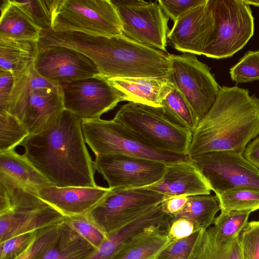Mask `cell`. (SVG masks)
Returning a JSON list of instances; mask_svg holds the SVG:
<instances>
[{"mask_svg": "<svg viewBox=\"0 0 259 259\" xmlns=\"http://www.w3.org/2000/svg\"><path fill=\"white\" fill-rule=\"evenodd\" d=\"M85 142L81 119L64 109L51 126L29 135L21 145L23 155L54 186L96 187Z\"/></svg>", "mask_w": 259, "mask_h": 259, "instance_id": "obj_1", "label": "cell"}, {"mask_svg": "<svg viewBox=\"0 0 259 259\" xmlns=\"http://www.w3.org/2000/svg\"><path fill=\"white\" fill-rule=\"evenodd\" d=\"M259 136V99L237 86L220 87L216 100L192 133L190 158L214 151L244 153Z\"/></svg>", "mask_w": 259, "mask_h": 259, "instance_id": "obj_2", "label": "cell"}, {"mask_svg": "<svg viewBox=\"0 0 259 259\" xmlns=\"http://www.w3.org/2000/svg\"><path fill=\"white\" fill-rule=\"evenodd\" d=\"M64 46L91 59L100 74L112 77H168L170 54L137 42L122 35L103 36L71 31Z\"/></svg>", "mask_w": 259, "mask_h": 259, "instance_id": "obj_3", "label": "cell"}, {"mask_svg": "<svg viewBox=\"0 0 259 259\" xmlns=\"http://www.w3.org/2000/svg\"><path fill=\"white\" fill-rule=\"evenodd\" d=\"M64 110L61 85L40 76L33 65L14 77L6 111L16 117L29 135L51 126Z\"/></svg>", "mask_w": 259, "mask_h": 259, "instance_id": "obj_4", "label": "cell"}, {"mask_svg": "<svg viewBox=\"0 0 259 259\" xmlns=\"http://www.w3.org/2000/svg\"><path fill=\"white\" fill-rule=\"evenodd\" d=\"M113 119L157 149L187 154L192 133L168 119L161 107L128 102Z\"/></svg>", "mask_w": 259, "mask_h": 259, "instance_id": "obj_5", "label": "cell"}, {"mask_svg": "<svg viewBox=\"0 0 259 259\" xmlns=\"http://www.w3.org/2000/svg\"><path fill=\"white\" fill-rule=\"evenodd\" d=\"M85 142L99 155L116 154L142 157L168 164L190 159L187 155L155 148L113 119L81 120Z\"/></svg>", "mask_w": 259, "mask_h": 259, "instance_id": "obj_6", "label": "cell"}, {"mask_svg": "<svg viewBox=\"0 0 259 259\" xmlns=\"http://www.w3.org/2000/svg\"><path fill=\"white\" fill-rule=\"evenodd\" d=\"M52 30L91 34L122 35V26L111 0H53Z\"/></svg>", "mask_w": 259, "mask_h": 259, "instance_id": "obj_7", "label": "cell"}, {"mask_svg": "<svg viewBox=\"0 0 259 259\" xmlns=\"http://www.w3.org/2000/svg\"><path fill=\"white\" fill-rule=\"evenodd\" d=\"M214 19L212 39L203 55L214 59L232 57L254 33V18L244 0H210Z\"/></svg>", "mask_w": 259, "mask_h": 259, "instance_id": "obj_8", "label": "cell"}, {"mask_svg": "<svg viewBox=\"0 0 259 259\" xmlns=\"http://www.w3.org/2000/svg\"><path fill=\"white\" fill-rule=\"evenodd\" d=\"M168 78L191 108L198 124L214 104L220 87L210 68L193 54H170Z\"/></svg>", "mask_w": 259, "mask_h": 259, "instance_id": "obj_9", "label": "cell"}, {"mask_svg": "<svg viewBox=\"0 0 259 259\" xmlns=\"http://www.w3.org/2000/svg\"><path fill=\"white\" fill-rule=\"evenodd\" d=\"M165 196L146 188L111 189L87 215L108 236L160 204Z\"/></svg>", "mask_w": 259, "mask_h": 259, "instance_id": "obj_10", "label": "cell"}, {"mask_svg": "<svg viewBox=\"0 0 259 259\" xmlns=\"http://www.w3.org/2000/svg\"><path fill=\"white\" fill-rule=\"evenodd\" d=\"M122 26V34L142 45L167 52L169 17L158 1L111 0Z\"/></svg>", "mask_w": 259, "mask_h": 259, "instance_id": "obj_11", "label": "cell"}, {"mask_svg": "<svg viewBox=\"0 0 259 259\" xmlns=\"http://www.w3.org/2000/svg\"><path fill=\"white\" fill-rule=\"evenodd\" d=\"M218 196L239 187L259 189V168L243 154L214 151L190 158Z\"/></svg>", "mask_w": 259, "mask_h": 259, "instance_id": "obj_12", "label": "cell"}, {"mask_svg": "<svg viewBox=\"0 0 259 259\" xmlns=\"http://www.w3.org/2000/svg\"><path fill=\"white\" fill-rule=\"evenodd\" d=\"M60 84L64 109L81 120L99 118L125 101L124 95L101 75Z\"/></svg>", "mask_w": 259, "mask_h": 259, "instance_id": "obj_13", "label": "cell"}, {"mask_svg": "<svg viewBox=\"0 0 259 259\" xmlns=\"http://www.w3.org/2000/svg\"><path fill=\"white\" fill-rule=\"evenodd\" d=\"M95 170L103 177L111 189L145 188L159 181L166 164L156 160L123 155L96 156Z\"/></svg>", "mask_w": 259, "mask_h": 259, "instance_id": "obj_14", "label": "cell"}, {"mask_svg": "<svg viewBox=\"0 0 259 259\" xmlns=\"http://www.w3.org/2000/svg\"><path fill=\"white\" fill-rule=\"evenodd\" d=\"M33 67L42 77L58 83L100 75L95 63L87 56L61 46L39 48Z\"/></svg>", "mask_w": 259, "mask_h": 259, "instance_id": "obj_15", "label": "cell"}, {"mask_svg": "<svg viewBox=\"0 0 259 259\" xmlns=\"http://www.w3.org/2000/svg\"><path fill=\"white\" fill-rule=\"evenodd\" d=\"M214 19L210 0H206L182 16L167 34V41L184 53L201 55L210 42Z\"/></svg>", "mask_w": 259, "mask_h": 259, "instance_id": "obj_16", "label": "cell"}, {"mask_svg": "<svg viewBox=\"0 0 259 259\" xmlns=\"http://www.w3.org/2000/svg\"><path fill=\"white\" fill-rule=\"evenodd\" d=\"M110 188L54 185L38 190L39 197L65 216L87 215L111 190Z\"/></svg>", "mask_w": 259, "mask_h": 259, "instance_id": "obj_17", "label": "cell"}, {"mask_svg": "<svg viewBox=\"0 0 259 259\" xmlns=\"http://www.w3.org/2000/svg\"><path fill=\"white\" fill-rule=\"evenodd\" d=\"M145 188L165 195L210 194L211 191L203 175L190 159L166 164L162 178Z\"/></svg>", "mask_w": 259, "mask_h": 259, "instance_id": "obj_18", "label": "cell"}, {"mask_svg": "<svg viewBox=\"0 0 259 259\" xmlns=\"http://www.w3.org/2000/svg\"><path fill=\"white\" fill-rule=\"evenodd\" d=\"M64 217L49 204L35 209L9 210L0 213V243L20 234L58 224Z\"/></svg>", "mask_w": 259, "mask_h": 259, "instance_id": "obj_19", "label": "cell"}, {"mask_svg": "<svg viewBox=\"0 0 259 259\" xmlns=\"http://www.w3.org/2000/svg\"><path fill=\"white\" fill-rule=\"evenodd\" d=\"M112 84L125 96V101L161 107L162 100L175 88L168 77H112Z\"/></svg>", "mask_w": 259, "mask_h": 259, "instance_id": "obj_20", "label": "cell"}, {"mask_svg": "<svg viewBox=\"0 0 259 259\" xmlns=\"http://www.w3.org/2000/svg\"><path fill=\"white\" fill-rule=\"evenodd\" d=\"M38 50L37 41L0 37V70L14 77L23 74L33 65Z\"/></svg>", "mask_w": 259, "mask_h": 259, "instance_id": "obj_21", "label": "cell"}, {"mask_svg": "<svg viewBox=\"0 0 259 259\" xmlns=\"http://www.w3.org/2000/svg\"><path fill=\"white\" fill-rule=\"evenodd\" d=\"M96 250L64 219L55 241L35 259H85Z\"/></svg>", "mask_w": 259, "mask_h": 259, "instance_id": "obj_22", "label": "cell"}, {"mask_svg": "<svg viewBox=\"0 0 259 259\" xmlns=\"http://www.w3.org/2000/svg\"><path fill=\"white\" fill-rule=\"evenodd\" d=\"M47 204L39 197L37 191L0 171V213L35 209Z\"/></svg>", "mask_w": 259, "mask_h": 259, "instance_id": "obj_23", "label": "cell"}, {"mask_svg": "<svg viewBox=\"0 0 259 259\" xmlns=\"http://www.w3.org/2000/svg\"><path fill=\"white\" fill-rule=\"evenodd\" d=\"M0 37L38 41L41 29L11 0L1 7Z\"/></svg>", "mask_w": 259, "mask_h": 259, "instance_id": "obj_24", "label": "cell"}, {"mask_svg": "<svg viewBox=\"0 0 259 259\" xmlns=\"http://www.w3.org/2000/svg\"><path fill=\"white\" fill-rule=\"evenodd\" d=\"M167 231L157 227L141 233L123 246L112 259H154L170 241Z\"/></svg>", "mask_w": 259, "mask_h": 259, "instance_id": "obj_25", "label": "cell"}, {"mask_svg": "<svg viewBox=\"0 0 259 259\" xmlns=\"http://www.w3.org/2000/svg\"><path fill=\"white\" fill-rule=\"evenodd\" d=\"M0 171L37 192L41 188L54 185L25 156L14 150L0 153Z\"/></svg>", "mask_w": 259, "mask_h": 259, "instance_id": "obj_26", "label": "cell"}, {"mask_svg": "<svg viewBox=\"0 0 259 259\" xmlns=\"http://www.w3.org/2000/svg\"><path fill=\"white\" fill-rule=\"evenodd\" d=\"M239 236L221 240L214 227H209L204 231L190 259H242Z\"/></svg>", "mask_w": 259, "mask_h": 259, "instance_id": "obj_27", "label": "cell"}, {"mask_svg": "<svg viewBox=\"0 0 259 259\" xmlns=\"http://www.w3.org/2000/svg\"><path fill=\"white\" fill-rule=\"evenodd\" d=\"M220 210V201L217 195H191L188 196V202L183 209L171 217L190 219L194 221L200 229L206 230L213 224L215 215Z\"/></svg>", "mask_w": 259, "mask_h": 259, "instance_id": "obj_28", "label": "cell"}, {"mask_svg": "<svg viewBox=\"0 0 259 259\" xmlns=\"http://www.w3.org/2000/svg\"><path fill=\"white\" fill-rule=\"evenodd\" d=\"M162 110L171 121L183 128L193 133L198 123L189 105L174 88L162 100Z\"/></svg>", "mask_w": 259, "mask_h": 259, "instance_id": "obj_29", "label": "cell"}, {"mask_svg": "<svg viewBox=\"0 0 259 259\" xmlns=\"http://www.w3.org/2000/svg\"><path fill=\"white\" fill-rule=\"evenodd\" d=\"M222 212L250 211L259 209V189L239 187L218 196Z\"/></svg>", "mask_w": 259, "mask_h": 259, "instance_id": "obj_30", "label": "cell"}, {"mask_svg": "<svg viewBox=\"0 0 259 259\" xmlns=\"http://www.w3.org/2000/svg\"><path fill=\"white\" fill-rule=\"evenodd\" d=\"M29 135L16 117L6 111H0V153L14 150Z\"/></svg>", "mask_w": 259, "mask_h": 259, "instance_id": "obj_31", "label": "cell"}, {"mask_svg": "<svg viewBox=\"0 0 259 259\" xmlns=\"http://www.w3.org/2000/svg\"><path fill=\"white\" fill-rule=\"evenodd\" d=\"M250 211L222 212L215 218L214 224L218 237L223 240L238 236L248 223Z\"/></svg>", "mask_w": 259, "mask_h": 259, "instance_id": "obj_32", "label": "cell"}, {"mask_svg": "<svg viewBox=\"0 0 259 259\" xmlns=\"http://www.w3.org/2000/svg\"><path fill=\"white\" fill-rule=\"evenodd\" d=\"M12 1L41 30L52 29L53 0Z\"/></svg>", "mask_w": 259, "mask_h": 259, "instance_id": "obj_33", "label": "cell"}, {"mask_svg": "<svg viewBox=\"0 0 259 259\" xmlns=\"http://www.w3.org/2000/svg\"><path fill=\"white\" fill-rule=\"evenodd\" d=\"M231 79L238 83L259 80V50L249 51L230 69Z\"/></svg>", "mask_w": 259, "mask_h": 259, "instance_id": "obj_34", "label": "cell"}, {"mask_svg": "<svg viewBox=\"0 0 259 259\" xmlns=\"http://www.w3.org/2000/svg\"><path fill=\"white\" fill-rule=\"evenodd\" d=\"M205 230L201 229L186 238L170 241L154 259H190Z\"/></svg>", "mask_w": 259, "mask_h": 259, "instance_id": "obj_35", "label": "cell"}, {"mask_svg": "<svg viewBox=\"0 0 259 259\" xmlns=\"http://www.w3.org/2000/svg\"><path fill=\"white\" fill-rule=\"evenodd\" d=\"M64 219L97 249L107 238L108 236L87 215L65 216Z\"/></svg>", "mask_w": 259, "mask_h": 259, "instance_id": "obj_36", "label": "cell"}, {"mask_svg": "<svg viewBox=\"0 0 259 259\" xmlns=\"http://www.w3.org/2000/svg\"><path fill=\"white\" fill-rule=\"evenodd\" d=\"M39 230L35 240L15 259H35L46 250L58 236L61 223Z\"/></svg>", "mask_w": 259, "mask_h": 259, "instance_id": "obj_37", "label": "cell"}, {"mask_svg": "<svg viewBox=\"0 0 259 259\" xmlns=\"http://www.w3.org/2000/svg\"><path fill=\"white\" fill-rule=\"evenodd\" d=\"M239 238L242 259H259V221L248 222Z\"/></svg>", "mask_w": 259, "mask_h": 259, "instance_id": "obj_38", "label": "cell"}, {"mask_svg": "<svg viewBox=\"0 0 259 259\" xmlns=\"http://www.w3.org/2000/svg\"><path fill=\"white\" fill-rule=\"evenodd\" d=\"M38 231L28 232L11 237L0 243V259H15L31 245Z\"/></svg>", "mask_w": 259, "mask_h": 259, "instance_id": "obj_39", "label": "cell"}, {"mask_svg": "<svg viewBox=\"0 0 259 259\" xmlns=\"http://www.w3.org/2000/svg\"><path fill=\"white\" fill-rule=\"evenodd\" d=\"M165 13L175 22L181 16L190 10L203 4L206 0H158Z\"/></svg>", "mask_w": 259, "mask_h": 259, "instance_id": "obj_40", "label": "cell"}, {"mask_svg": "<svg viewBox=\"0 0 259 259\" xmlns=\"http://www.w3.org/2000/svg\"><path fill=\"white\" fill-rule=\"evenodd\" d=\"M201 229L193 220L185 218L171 217L167 234L170 241L176 240L189 237Z\"/></svg>", "mask_w": 259, "mask_h": 259, "instance_id": "obj_41", "label": "cell"}, {"mask_svg": "<svg viewBox=\"0 0 259 259\" xmlns=\"http://www.w3.org/2000/svg\"><path fill=\"white\" fill-rule=\"evenodd\" d=\"M14 84L13 74L8 71L0 70V111H6Z\"/></svg>", "mask_w": 259, "mask_h": 259, "instance_id": "obj_42", "label": "cell"}, {"mask_svg": "<svg viewBox=\"0 0 259 259\" xmlns=\"http://www.w3.org/2000/svg\"><path fill=\"white\" fill-rule=\"evenodd\" d=\"M188 200L187 195H165L161 205L163 211L172 216L181 211Z\"/></svg>", "mask_w": 259, "mask_h": 259, "instance_id": "obj_43", "label": "cell"}, {"mask_svg": "<svg viewBox=\"0 0 259 259\" xmlns=\"http://www.w3.org/2000/svg\"><path fill=\"white\" fill-rule=\"evenodd\" d=\"M243 156L259 168V136L248 144Z\"/></svg>", "mask_w": 259, "mask_h": 259, "instance_id": "obj_44", "label": "cell"}, {"mask_svg": "<svg viewBox=\"0 0 259 259\" xmlns=\"http://www.w3.org/2000/svg\"><path fill=\"white\" fill-rule=\"evenodd\" d=\"M244 2L247 4L256 6L259 7V1H253V0H244Z\"/></svg>", "mask_w": 259, "mask_h": 259, "instance_id": "obj_45", "label": "cell"}]
</instances>
